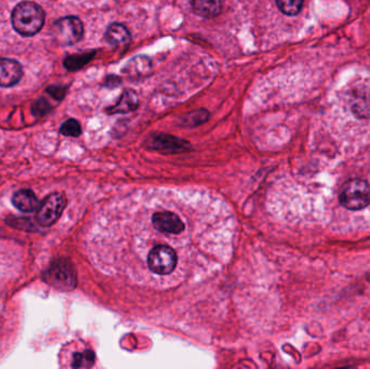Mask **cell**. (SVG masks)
Masks as SVG:
<instances>
[{
	"label": "cell",
	"mask_w": 370,
	"mask_h": 369,
	"mask_svg": "<svg viewBox=\"0 0 370 369\" xmlns=\"http://www.w3.org/2000/svg\"><path fill=\"white\" fill-rule=\"evenodd\" d=\"M191 6L198 16L205 18H216L222 8L220 0H191Z\"/></svg>",
	"instance_id": "8fae6325"
},
{
	"label": "cell",
	"mask_w": 370,
	"mask_h": 369,
	"mask_svg": "<svg viewBox=\"0 0 370 369\" xmlns=\"http://www.w3.org/2000/svg\"><path fill=\"white\" fill-rule=\"evenodd\" d=\"M139 106V98L136 92L132 89H127L122 92L120 100L115 106L108 108L106 112L108 114H127L134 112Z\"/></svg>",
	"instance_id": "ba28073f"
},
{
	"label": "cell",
	"mask_w": 370,
	"mask_h": 369,
	"mask_svg": "<svg viewBox=\"0 0 370 369\" xmlns=\"http://www.w3.org/2000/svg\"><path fill=\"white\" fill-rule=\"evenodd\" d=\"M45 24V12L32 1L18 4L12 12V25L18 34L34 36Z\"/></svg>",
	"instance_id": "7a4b0ae2"
},
{
	"label": "cell",
	"mask_w": 370,
	"mask_h": 369,
	"mask_svg": "<svg viewBox=\"0 0 370 369\" xmlns=\"http://www.w3.org/2000/svg\"><path fill=\"white\" fill-rule=\"evenodd\" d=\"M49 110H50V106L45 99H40L33 106V112L35 113V115H45Z\"/></svg>",
	"instance_id": "ac0fdd59"
},
{
	"label": "cell",
	"mask_w": 370,
	"mask_h": 369,
	"mask_svg": "<svg viewBox=\"0 0 370 369\" xmlns=\"http://www.w3.org/2000/svg\"><path fill=\"white\" fill-rule=\"evenodd\" d=\"M44 280L61 290H71L76 285V276L73 268L65 260H58L51 264L49 270L45 272Z\"/></svg>",
	"instance_id": "5b68a950"
},
{
	"label": "cell",
	"mask_w": 370,
	"mask_h": 369,
	"mask_svg": "<svg viewBox=\"0 0 370 369\" xmlns=\"http://www.w3.org/2000/svg\"><path fill=\"white\" fill-rule=\"evenodd\" d=\"M276 4L286 16H297L301 11L303 0H276Z\"/></svg>",
	"instance_id": "9a60e30c"
},
{
	"label": "cell",
	"mask_w": 370,
	"mask_h": 369,
	"mask_svg": "<svg viewBox=\"0 0 370 369\" xmlns=\"http://www.w3.org/2000/svg\"><path fill=\"white\" fill-rule=\"evenodd\" d=\"M60 132L67 137H79L81 133V126L77 120H69L61 126Z\"/></svg>",
	"instance_id": "e0dca14e"
},
{
	"label": "cell",
	"mask_w": 370,
	"mask_h": 369,
	"mask_svg": "<svg viewBox=\"0 0 370 369\" xmlns=\"http://www.w3.org/2000/svg\"><path fill=\"white\" fill-rule=\"evenodd\" d=\"M48 92L49 93L52 94L54 98L60 99V98H63V96H64L65 90L59 87H49Z\"/></svg>",
	"instance_id": "d6986e66"
},
{
	"label": "cell",
	"mask_w": 370,
	"mask_h": 369,
	"mask_svg": "<svg viewBox=\"0 0 370 369\" xmlns=\"http://www.w3.org/2000/svg\"><path fill=\"white\" fill-rule=\"evenodd\" d=\"M12 204L22 212H32L40 206L38 198L30 190H20L14 193Z\"/></svg>",
	"instance_id": "9c48e42d"
},
{
	"label": "cell",
	"mask_w": 370,
	"mask_h": 369,
	"mask_svg": "<svg viewBox=\"0 0 370 369\" xmlns=\"http://www.w3.org/2000/svg\"><path fill=\"white\" fill-rule=\"evenodd\" d=\"M93 55H95V52L69 55V57L65 59V67H67V69H71V71H76V69H81V67H85L88 62H90Z\"/></svg>",
	"instance_id": "5bb4252c"
},
{
	"label": "cell",
	"mask_w": 370,
	"mask_h": 369,
	"mask_svg": "<svg viewBox=\"0 0 370 369\" xmlns=\"http://www.w3.org/2000/svg\"><path fill=\"white\" fill-rule=\"evenodd\" d=\"M235 219L222 198L193 188H152L115 198L98 221L96 250L114 278L153 289L204 280L232 255Z\"/></svg>",
	"instance_id": "6da1fadb"
},
{
	"label": "cell",
	"mask_w": 370,
	"mask_h": 369,
	"mask_svg": "<svg viewBox=\"0 0 370 369\" xmlns=\"http://www.w3.org/2000/svg\"><path fill=\"white\" fill-rule=\"evenodd\" d=\"M23 69L18 61L0 59V87H12L21 81Z\"/></svg>",
	"instance_id": "52a82bcc"
},
{
	"label": "cell",
	"mask_w": 370,
	"mask_h": 369,
	"mask_svg": "<svg viewBox=\"0 0 370 369\" xmlns=\"http://www.w3.org/2000/svg\"><path fill=\"white\" fill-rule=\"evenodd\" d=\"M340 202L349 210L357 211L370 204V184L363 179H352L343 186Z\"/></svg>",
	"instance_id": "3957f363"
},
{
	"label": "cell",
	"mask_w": 370,
	"mask_h": 369,
	"mask_svg": "<svg viewBox=\"0 0 370 369\" xmlns=\"http://www.w3.org/2000/svg\"><path fill=\"white\" fill-rule=\"evenodd\" d=\"M151 67H152V64H151L150 59L139 55L128 63L122 73L136 77V76H141L147 73V72H150Z\"/></svg>",
	"instance_id": "7c38bea8"
},
{
	"label": "cell",
	"mask_w": 370,
	"mask_h": 369,
	"mask_svg": "<svg viewBox=\"0 0 370 369\" xmlns=\"http://www.w3.org/2000/svg\"><path fill=\"white\" fill-rule=\"evenodd\" d=\"M83 22L76 16H67L55 21L52 26V36L55 42L63 46L76 44L83 38Z\"/></svg>",
	"instance_id": "277c9868"
},
{
	"label": "cell",
	"mask_w": 370,
	"mask_h": 369,
	"mask_svg": "<svg viewBox=\"0 0 370 369\" xmlns=\"http://www.w3.org/2000/svg\"><path fill=\"white\" fill-rule=\"evenodd\" d=\"M106 40H108V44L116 48H124V47L128 46L129 42L132 40V35L127 30L126 26L115 23L112 24L108 28Z\"/></svg>",
	"instance_id": "30bf717a"
},
{
	"label": "cell",
	"mask_w": 370,
	"mask_h": 369,
	"mask_svg": "<svg viewBox=\"0 0 370 369\" xmlns=\"http://www.w3.org/2000/svg\"><path fill=\"white\" fill-rule=\"evenodd\" d=\"M353 114L359 118H370V96L365 93H359L353 98L351 103Z\"/></svg>",
	"instance_id": "4fadbf2b"
},
{
	"label": "cell",
	"mask_w": 370,
	"mask_h": 369,
	"mask_svg": "<svg viewBox=\"0 0 370 369\" xmlns=\"http://www.w3.org/2000/svg\"><path fill=\"white\" fill-rule=\"evenodd\" d=\"M65 205L67 200L61 193H53L47 196L37 212V222L42 227H50L60 218Z\"/></svg>",
	"instance_id": "8992f818"
},
{
	"label": "cell",
	"mask_w": 370,
	"mask_h": 369,
	"mask_svg": "<svg viewBox=\"0 0 370 369\" xmlns=\"http://www.w3.org/2000/svg\"><path fill=\"white\" fill-rule=\"evenodd\" d=\"M93 363H95V354L90 350H86L81 353H76L74 356L71 367H74V368H88V367H91Z\"/></svg>",
	"instance_id": "2e32d148"
}]
</instances>
